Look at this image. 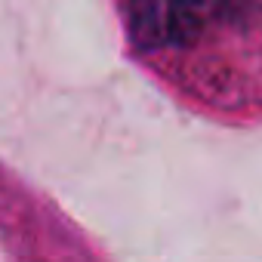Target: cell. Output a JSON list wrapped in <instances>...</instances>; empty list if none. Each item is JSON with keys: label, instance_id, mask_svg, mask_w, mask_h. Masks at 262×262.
<instances>
[{"label": "cell", "instance_id": "6da1fadb", "mask_svg": "<svg viewBox=\"0 0 262 262\" xmlns=\"http://www.w3.org/2000/svg\"><path fill=\"white\" fill-rule=\"evenodd\" d=\"M222 0H129V34L142 50H173L191 43Z\"/></svg>", "mask_w": 262, "mask_h": 262}]
</instances>
